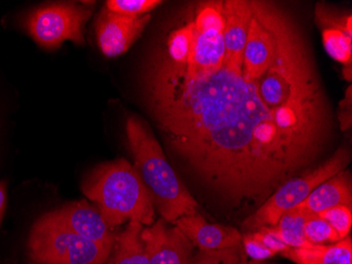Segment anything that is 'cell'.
Instances as JSON below:
<instances>
[{"label": "cell", "instance_id": "6da1fadb", "mask_svg": "<svg viewBox=\"0 0 352 264\" xmlns=\"http://www.w3.org/2000/svg\"><path fill=\"white\" fill-rule=\"evenodd\" d=\"M144 97L172 152L232 207L312 170L333 126L305 35L265 0L199 3L152 54Z\"/></svg>", "mask_w": 352, "mask_h": 264}, {"label": "cell", "instance_id": "7a4b0ae2", "mask_svg": "<svg viewBox=\"0 0 352 264\" xmlns=\"http://www.w3.org/2000/svg\"><path fill=\"white\" fill-rule=\"evenodd\" d=\"M82 192L96 204L111 230L126 221L151 226L155 207L133 165L124 159L95 167L85 178Z\"/></svg>", "mask_w": 352, "mask_h": 264}, {"label": "cell", "instance_id": "3957f363", "mask_svg": "<svg viewBox=\"0 0 352 264\" xmlns=\"http://www.w3.org/2000/svg\"><path fill=\"white\" fill-rule=\"evenodd\" d=\"M126 136L142 182L154 207L167 222L197 214L199 204L190 194L166 158L151 131L136 116L126 121Z\"/></svg>", "mask_w": 352, "mask_h": 264}, {"label": "cell", "instance_id": "277c9868", "mask_svg": "<svg viewBox=\"0 0 352 264\" xmlns=\"http://www.w3.org/2000/svg\"><path fill=\"white\" fill-rule=\"evenodd\" d=\"M110 253L111 250L77 235L53 212L36 220L28 239L32 264H104Z\"/></svg>", "mask_w": 352, "mask_h": 264}, {"label": "cell", "instance_id": "5b68a950", "mask_svg": "<svg viewBox=\"0 0 352 264\" xmlns=\"http://www.w3.org/2000/svg\"><path fill=\"white\" fill-rule=\"evenodd\" d=\"M350 160L351 154L349 150L345 147L339 148L321 165L300 176H294L280 186L245 220L244 225L252 230L276 225L283 214L300 205L314 192V188L345 170Z\"/></svg>", "mask_w": 352, "mask_h": 264}, {"label": "cell", "instance_id": "8992f818", "mask_svg": "<svg viewBox=\"0 0 352 264\" xmlns=\"http://www.w3.org/2000/svg\"><path fill=\"white\" fill-rule=\"evenodd\" d=\"M90 17V10L82 6L54 3L32 12L25 19V29L32 39L47 49L58 47L65 41L82 45V30Z\"/></svg>", "mask_w": 352, "mask_h": 264}, {"label": "cell", "instance_id": "52a82bcc", "mask_svg": "<svg viewBox=\"0 0 352 264\" xmlns=\"http://www.w3.org/2000/svg\"><path fill=\"white\" fill-rule=\"evenodd\" d=\"M149 264H188L193 256V245L179 228L167 227L160 219L140 233Z\"/></svg>", "mask_w": 352, "mask_h": 264}, {"label": "cell", "instance_id": "ba28073f", "mask_svg": "<svg viewBox=\"0 0 352 264\" xmlns=\"http://www.w3.org/2000/svg\"><path fill=\"white\" fill-rule=\"evenodd\" d=\"M151 15L132 19L102 10L96 21L98 45L107 57H118L129 50L149 23Z\"/></svg>", "mask_w": 352, "mask_h": 264}, {"label": "cell", "instance_id": "9c48e42d", "mask_svg": "<svg viewBox=\"0 0 352 264\" xmlns=\"http://www.w3.org/2000/svg\"><path fill=\"white\" fill-rule=\"evenodd\" d=\"M53 212L61 223L77 235L112 250L116 239L113 230H111L100 210L87 200L72 202Z\"/></svg>", "mask_w": 352, "mask_h": 264}, {"label": "cell", "instance_id": "30bf717a", "mask_svg": "<svg viewBox=\"0 0 352 264\" xmlns=\"http://www.w3.org/2000/svg\"><path fill=\"white\" fill-rule=\"evenodd\" d=\"M316 21L321 30L324 47L328 54L347 67H351L352 16L332 11L323 3H318Z\"/></svg>", "mask_w": 352, "mask_h": 264}, {"label": "cell", "instance_id": "8fae6325", "mask_svg": "<svg viewBox=\"0 0 352 264\" xmlns=\"http://www.w3.org/2000/svg\"><path fill=\"white\" fill-rule=\"evenodd\" d=\"M174 223L199 251L230 249L242 243L243 235L236 228L209 223L197 212L179 218Z\"/></svg>", "mask_w": 352, "mask_h": 264}, {"label": "cell", "instance_id": "7c38bea8", "mask_svg": "<svg viewBox=\"0 0 352 264\" xmlns=\"http://www.w3.org/2000/svg\"><path fill=\"white\" fill-rule=\"evenodd\" d=\"M341 205H352L351 179L346 170L320 184L298 206L310 214H318L324 210Z\"/></svg>", "mask_w": 352, "mask_h": 264}, {"label": "cell", "instance_id": "4fadbf2b", "mask_svg": "<svg viewBox=\"0 0 352 264\" xmlns=\"http://www.w3.org/2000/svg\"><path fill=\"white\" fill-rule=\"evenodd\" d=\"M296 264H352L351 237L344 238L337 243L309 245L290 249L283 254Z\"/></svg>", "mask_w": 352, "mask_h": 264}, {"label": "cell", "instance_id": "5bb4252c", "mask_svg": "<svg viewBox=\"0 0 352 264\" xmlns=\"http://www.w3.org/2000/svg\"><path fill=\"white\" fill-rule=\"evenodd\" d=\"M142 225L129 222L126 230L116 235L110 256L104 264H149L140 233Z\"/></svg>", "mask_w": 352, "mask_h": 264}, {"label": "cell", "instance_id": "9a60e30c", "mask_svg": "<svg viewBox=\"0 0 352 264\" xmlns=\"http://www.w3.org/2000/svg\"><path fill=\"white\" fill-rule=\"evenodd\" d=\"M311 214L296 206L283 214L276 225L269 227L290 249H300L310 244L305 237V224Z\"/></svg>", "mask_w": 352, "mask_h": 264}, {"label": "cell", "instance_id": "2e32d148", "mask_svg": "<svg viewBox=\"0 0 352 264\" xmlns=\"http://www.w3.org/2000/svg\"><path fill=\"white\" fill-rule=\"evenodd\" d=\"M305 237L310 244L323 245V244L337 243L340 236L323 218L318 214H311L305 224Z\"/></svg>", "mask_w": 352, "mask_h": 264}, {"label": "cell", "instance_id": "e0dca14e", "mask_svg": "<svg viewBox=\"0 0 352 264\" xmlns=\"http://www.w3.org/2000/svg\"><path fill=\"white\" fill-rule=\"evenodd\" d=\"M161 3L158 0H110L107 1L106 9L118 15L138 19L147 15Z\"/></svg>", "mask_w": 352, "mask_h": 264}, {"label": "cell", "instance_id": "ac0fdd59", "mask_svg": "<svg viewBox=\"0 0 352 264\" xmlns=\"http://www.w3.org/2000/svg\"><path fill=\"white\" fill-rule=\"evenodd\" d=\"M243 255L239 246L215 251H199L188 264H239Z\"/></svg>", "mask_w": 352, "mask_h": 264}, {"label": "cell", "instance_id": "d6986e66", "mask_svg": "<svg viewBox=\"0 0 352 264\" xmlns=\"http://www.w3.org/2000/svg\"><path fill=\"white\" fill-rule=\"evenodd\" d=\"M318 216L332 226L341 239L349 236L352 226L351 206H336L320 212Z\"/></svg>", "mask_w": 352, "mask_h": 264}, {"label": "cell", "instance_id": "ffe728a7", "mask_svg": "<svg viewBox=\"0 0 352 264\" xmlns=\"http://www.w3.org/2000/svg\"><path fill=\"white\" fill-rule=\"evenodd\" d=\"M251 235L258 241H260L261 243L264 244L267 249L271 250V251L274 252L276 254L283 255V254L286 253V252L290 250L289 246L285 244L280 239V237L271 230L269 226L258 228V230H254L253 233H251Z\"/></svg>", "mask_w": 352, "mask_h": 264}, {"label": "cell", "instance_id": "44dd1931", "mask_svg": "<svg viewBox=\"0 0 352 264\" xmlns=\"http://www.w3.org/2000/svg\"><path fill=\"white\" fill-rule=\"evenodd\" d=\"M242 244L244 246L245 253L254 261H264L276 255L274 252L267 249L264 244L255 239L251 233L242 236Z\"/></svg>", "mask_w": 352, "mask_h": 264}, {"label": "cell", "instance_id": "7402d4cb", "mask_svg": "<svg viewBox=\"0 0 352 264\" xmlns=\"http://www.w3.org/2000/svg\"><path fill=\"white\" fill-rule=\"evenodd\" d=\"M7 202V183L3 182V181H0V225H1L3 216H5Z\"/></svg>", "mask_w": 352, "mask_h": 264}, {"label": "cell", "instance_id": "603a6c76", "mask_svg": "<svg viewBox=\"0 0 352 264\" xmlns=\"http://www.w3.org/2000/svg\"><path fill=\"white\" fill-rule=\"evenodd\" d=\"M247 264H270V263H266V262L264 261H254V260H252V261L248 262Z\"/></svg>", "mask_w": 352, "mask_h": 264}, {"label": "cell", "instance_id": "cb8c5ba5", "mask_svg": "<svg viewBox=\"0 0 352 264\" xmlns=\"http://www.w3.org/2000/svg\"><path fill=\"white\" fill-rule=\"evenodd\" d=\"M248 262H247L246 258L243 257L242 260H241V262H239V264H247Z\"/></svg>", "mask_w": 352, "mask_h": 264}]
</instances>
